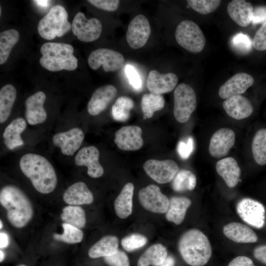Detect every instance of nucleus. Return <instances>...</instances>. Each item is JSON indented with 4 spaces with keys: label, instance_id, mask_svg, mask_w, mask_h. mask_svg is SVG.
Here are the masks:
<instances>
[{
    "label": "nucleus",
    "instance_id": "f257e3e1",
    "mask_svg": "<svg viewBox=\"0 0 266 266\" xmlns=\"http://www.w3.org/2000/svg\"><path fill=\"white\" fill-rule=\"evenodd\" d=\"M19 165L23 174L38 192L47 194L56 188V171L52 164L43 156L34 153L26 154L21 158Z\"/></svg>",
    "mask_w": 266,
    "mask_h": 266
},
{
    "label": "nucleus",
    "instance_id": "f03ea898",
    "mask_svg": "<svg viewBox=\"0 0 266 266\" xmlns=\"http://www.w3.org/2000/svg\"><path fill=\"white\" fill-rule=\"evenodd\" d=\"M0 203L6 210L8 222L16 228L24 227L33 217V209L30 199L16 186L7 185L1 189Z\"/></svg>",
    "mask_w": 266,
    "mask_h": 266
},
{
    "label": "nucleus",
    "instance_id": "7ed1b4c3",
    "mask_svg": "<svg viewBox=\"0 0 266 266\" xmlns=\"http://www.w3.org/2000/svg\"><path fill=\"white\" fill-rule=\"evenodd\" d=\"M178 250L184 261L191 266H203L210 260L212 248L207 236L198 229L184 233L179 239Z\"/></svg>",
    "mask_w": 266,
    "mask_h": 266
},
{
    "label": "nucleus",
    "instance_id": "20e7f679",
    "mask_svg": "<svg viewBox=\"0 0 266 266\" xmlns=\"http://www.w3.org/2000/svg\"><path fill=\"white\" fill-rule=\"evenodd\" d=\"M73 48L68 44L46 42L40 48L41 66L51 71L65 69L72 71L77 67L78 61L73 55Z\"/></svg>",
    "mask_w": 266,
    "mask_h": 266
},
{
    "label": "nucleus",
    "instance_id": "39448f33",
    "mask_svg": "<svg viewBox=\"0 0 266 266\" xmlns=\"http://www.w3.org/2000/svg\"><path fill=\"white\" fill-rule=\"evenodd\" d=\"M67 19L68 14L64 6H54L38 23L37 30L39 35L47 40L62 36L72 27Z\"/></svg>",
    "mask_w": 266,
    "mask_h": 266
},
{
    "label": "nucleus",
    "instance_id": "423d86ee",
    "mask_svg": "<svg viewBox=\"0 0 266 266\" xmlns=\"http://www.w3.org/2000/svg\"><path fill=\"white\" fill-rule=\"evenodd\" d=\"M175 37L180 46L194 53L201 52L206 43L205 36L200 27L190 20L182 21L178 25Z\"/></svg>",
    "mask_w": 266,
    "mask_h": 266
},
{
    "label": "nucleus",
    "instance_id": "0eeeda50",
    "mask_svg": "<svg viewBox=\"0 0 266 266\" xmlns=\"http://www.w3.org/2000/svg\"><path fill=\"white\" fill-rule=\"evenodd\" d=\"M173 114L180 123L189 120L197 107V98L194 89L188 84L181 83L174 90Z\"/></svg>",
    "mask_w": 266,
    "mask_h": 266
},
{
    "label": "nucleus",
    "instance_id": "6e6552de",
    "mask_svg": "<svg viewBox=\"0 0 266 266\" xmlns=\"http://www.w3.org/2000/svg\"><path fill=\"white\" fill-rule=\"evenodd\" d=\"M125 58L119 52L107 48H99L93 51L89 56L88 63L94 70L102 66L106 72L115 71L124 65Z\"/></svg>",
    "mask_w": 266,
    "mask_h": 266
},
{
    "label": "nucleus",
    "instance_id": "1a4fd4ad",
    "mask_svg": "<svg viewBox=\"0 0 266 266\" xmlns=\"http://www.w3.org/2000/svg\"><path fill=\"white\" fill-rule=\"evenodd\" d=\"M71 28L73 34L79 40L86 42L97 40L102 32V25L98 19H88L81 12L75 15Z\"/></svg>",
    "mask_w": 266,
    "mask_h": 266
},
{
    "label": "nucleus",
    "instance_id": "9d476101",
    "mask_svg": "<svg viewBox=\"0 0 266 266\" xmlns=\"http://www.w3.org/2000/svg\"><path fill=\"white\" fill-rule=\"evenodd\" d=\"M236 210L239 216L247 224L257 229L264 227L265 209L261 202L250 198H244L238 202Z\"/></svg>",
    "mask_w": 266,
    "mask_h": 266
},
{
    "label": "nucleus",
    "instance_id": "9b49d317",
    "mask_svg": "<svg viewBox=\"0 0 266 266\" xmlns=\"http://www.w3.org/2000/svg\"><path fill=\"white\" fill-rule=\"evenodd\" d=\"M143 169L150 177L160 184L170 182L179 171L177 163L170 159L148 160L144 163Z\"/></svg>",
    "mask_w": 266,
    "mask_h": 266
},
{
    "label": "nucleus",
    "instance_id": "f8f14e48",
    "mask_svg": "<svg viewBox=\"0 0 266 266\" xmlns=\"http://www.w3.org/2000/svg\"><path fill=\"white\" fill-rule=\"evenodd\" d=\"M138 199L141 205L152 212L165 213L168 207L169 200L155 185L150 184L142 188L139 191Z\"/></svg>",
    "mask_w": 266,
    "mask_h": 266
},
{
    "label": "nucleus",
    "instance_id": "ddd939ff",
    "mask_svg": "<svg viewBox=\"0 0 266 266\" xmlns=\"http://www.w3.org/2000/svg\"><path fill=\"white\" fill-rule=\"evenodd\" d=\"M151 33V27L147 18L142 14L135 16L131 21L126 34V40L130 47L137 49L147 43Z\"/></svg>",
    "mask_w": 266,
    "mask_h": 266
},
{
    "label": "nucleus",
    "instance_id": "4468645a",
    "mask_svg": "<svg viewBox=\"0 0 266 266\" xmlns=\"http://www.w3.org/2000/svg\"><path fill=\"white\" fill-rule=\"evenodd\" d=\"M142 133V129L139 126H124L115 133L114 142L121 150H137L143 145Z\"/></svg>",
    "mask_w": 266,
    "mask_h": 266
},
{
    "label": "nucleus",
    "instance_id": "2eb2a0df",
    "mask_svg": "<svg viewBox=\"0 0 266 266\" xmlns=\"http://www.w3.org/2000/svg\"><path fill=\"white\" fill-rule=\"evenodd\" d=\"M235 140L234 132L229 128H221L212 135L209 144L210 155L220 158L226 156L233 146Z\"/></svg>",
    "mask_w": 266,
    "mask_h": 266
},
{
    "label": "nucleus",
    "instance_id": "dca6fc26",
    "mask_svg": "<svg viewBox=\"0 0 266 266\" xmlns=\"http://www.w3.org/2000/svg\"><path fill=\"white\" fill-rule=\"evenodd\" d=\"M84 138L82 130L78 128H74L55 134L52 141L54 145L60 148L64 155L72 156L81 146Z\"/></svg>",
    "mask_w": 266,
    "mask_h": 266
},
{
    "label": "nucleus",
    "instance_id": "f3484780",
    "mask_svg": "<svg viewBox=\"0 0 266 266\" xmlns=\"http://www.w3.org/2000/svg\"><path fill=\"white\" fill-rule=\"evenodd\" d=\"M100 152L94 146L81 148L76 154L74 161L78 166H86L87 174L92 178H98L104 173V169L99 163Z\"/></svg>",
    "mask_w": 266,
    "mask_h": 266
},
{
    "label": "nucleus",
    "instance_id": "a211bd4d",
    "mask_svg": "<svg viewBox=\"0 0 266 266\" xmlns=\"http://www.w3.org/2000/svg\"><path fill=\"white\" fill-rule=\"evenodd\" d=\"M117 94L116 88L112 85H106L98 88L93 92L87 105V111L96 116L104 110Z\"/></svg>",
    "mask_w": 266,
    "mask_h": 266
},
{
    "label": "nucleus",
    "instance_id": "6ab92c4d",
    "mask_svg": "<svg viewBox=\"0 0 266 266\" xmlns=\"http://www.w3.org/2000/svg\"><path fill=\"white\" fill-rule=\"evenodd\" d=\"M254 82L253 77L245 72L237 73L224 83L218 92L220 97L227 99L244 93Z\"/></svg>",
    "mask_w": 266,
    "mask_h": 266
},
{
    "label": "nucleus",
    "instance_id": "aec40b11",
    "mask_svg": "<svg viewBox=\"0 0 266 266\" xmlns=\"http://www.w3.org/2000/svg\"><path fill=\"white\" fill-rule=\"evenodd\" d=\"M45 100V94L42 91L36 92L26 100L25 116L30 125L41 124L46 120L47 114L43 107Z\"/></svg>",
    "mask_w": 266,
    "mask_h": 266
},
{
    "label": "nucleus",
    "instance_id": "412c9836",
    "mask_svg": "<svg viewBox=\"0 0 266 266\" xmlns=\"http://www.w3.org/2000/svg\"><path fill=\"white\" fill-rule=\"evenodd\" d=\"M178 80L177 76L173 73L161 74L156 70H152L147 77V87L151 93L162 95L172 91Z\"/></svg>",
    "mask_w": 266,
    "mask_h": 266
},
{
    "label": "nucleus",
    "instance_id": "4be33fe9",
    "mask_svg": "<svg viewBox=\"0 0 266 266\" xmlns=\"http://www.w3.org/2000/svg\"><path fill=\"white\" fill-rule=\"evenodd\" d=\"M223 107L229 116L236 120L245 119L253 112V107L250 101L240 95L226 99L223 103Z\"/></svg>",
    "mask_w": 266,
    "mask_h": 266
},
{
    "label": "nucleus",
    "instance_id": "5701e85b",
    "mask_svg": "<svg viewBox=\"0 0 266 266\" xmlns=\"http://www.w3.org/2000/svg\"><path fill=\"white\" fill-rule=\"evenodd\" d=\"M63 200L69 205L79 206L92 203L94 197L87 185L80 181L72 184L65 191Z\"/></svg>",
    "mask_w": 266,
    "mask_h": 266
},
{
    "label": "nucleus",
    "instance_id": "b1692460",
    "mask_svg": "<svg viewBox=\"0 0 266 266\" xmlns=\"http://www.w3.org/2000/svg\"><path fill=\"white\" fill-rule=\"evenodd\" d=\"M253 11L251 3L243 0H232L227 6V12L230 17L242 27L248 26L252 22Z\"/></svg>",
    "mask_w": 266,
    "mask_h": 266
},
{
    "label": "nucleus",
    "instance_id": "393cba45",
    "mask_svg": "<svg viewBox=\"0 0 266 266\" xmlns=\"http://www.w3.org/2000/svg\"><path fill=\"white\" fill-rule=\"evenodd\" d=\"M223 233L229 239L236 243H254L258 240L255 232L240 223L232 222L227 224L223 228Z\"/></svg>",
    "mask_w": 266,
    "mask_h": 266
},
{
    "label": "nucleus",
    "instance_id": "a878e982",
    "mask_svg": "<svg viewBox=\"0 0 266 266\" xmlns=\"http://www.w3.org/2000/svg\"><path fill=\"white\" fill-rule=\"evenodd\" d=\"M216 169L230 188L236 186L240 180V168L236 160L232 157H227L218 161L216 165Z\"/></svg>",
    "mask_w": 266,
    "mask_h": 266
},
{
    "label": "nucleus",
    "instance_id": "bb28decb",
    "mask_svg": "<svg viewBox=\"0 0 266 266\" xmlns=\"http://www.w3.org/2000/svg\"><path fill=\"white\" fill-rule=\"evenodd\" d=\"M27 124L25 120L21 117L13 120L5 128L3 133L4 142L6 147L12 150L24 145L21 134L26 129Z\"/></svg>",
    "mask_w": 266,
    "mask_h": 266
},
{
    "label": "nucleus",
    "instance_id": "cd10ccee",
    "mask_svg": "<svg viewBox=\"0 0 266 266\" xmlns=\"http://www.w3.org/2000/svg\"><path fill=\"white\" fill-rule=\"evenodd\" d=\"M133 190V184L127 183L115 200V211L120 218L125 219L132 213Z\"/></svg>",
    "mask_w": 266,
    "mask_h": 266
},
{
    "label": "nucleus",
    "instance_id": "c85d7f7f",
    "mask_svg": "<svg viewBox=\"0 0 266 266\" xmlns=\"http://www.w3.org/2000/svg\"><path fill=\"white\" fill-rule=\"evenodd\" d=\"M191 201L183 197H173L170 199L166 217L167 220L179 225L183 221L186 211L191 205Z\"/></svg>",
    "mask_w": 266,
    "mask_h": 266
},
{
    "label": "nucleus",
    "instance_id": "c756f323",
    "mask_svg": "<svg viewBox=\"0 0 266 266\" xmlns=\"http://www.w3.org/2000/svg\"><path fill=\"white\" fill-rule=\"evenodd\" d=\"M118 245L119 240L116 236H104L90 248L88 255L93 259L110 256L118 250Z\"/></svg>",
    "mask_w": 266,
    "mask_h": 266
},
{
    "label": "nucleus",
    "instance_id": "7c9ffc66",
    "mask_svg": "<svg viewBox=\"0 0 266 266\" xmlns=\"http://www.w3.org/2000/svg\"><path fill=\"white\" fill-rule=\"evenodd\" d=\"M167 257L166 248L161 244H155L147 248L140 256L137 266H160Z\"/></svg>",
    "mask_w": 266,
    "mask_h": 266
},
{
    "label": "nucleus",
    "instance_id": "2f4dec72",
    "mask_svg": "<svg viewBox=\"0 0 266 266\" xmlns=\"http://www.w3.org/2000/svg\"><path fill=\"white\" fill-rule=\"evenodd\" d=\"M17 91L11 84L3 86L0 90V122H5L8 118L16 100Z\"/></svg>",
    "mask_w": 266,
    "mask_h": 266
},
{
    "label": "nucleus",
    "instance_id": "473e14b6",
    "mask_svg": "<svg viewBox=\"0 0 266 266\" xmlns=\"http://www.w3.org/2000/svg\"><path fill=\"white\" fill-rule=\"evenodd\" d=\"M61 219L65 223L80 229L83 228L86 225L85 212L79 206L69 205L65 207L61 215Z\"/></svg>",
    "mask_w": 266,
    "mask_h": 266
},
{
    "label": "nucleus",
    "instance_id": "72a5a7b5",
    "mask_svg": "<svg viewBox=\"0 0 266 266\" xmlns=\"http://www.w3.org/2000/svg\"><path fill=\"white\" fill-rule=\"evenodd\" d=\"M165 103V99L162 95L151 93L144 94L141 100L143 118L146 119L151 118L155 112L163 108Z\"/></svg>",
    "mask_w": 266,
    "mask_h": 266
},
{
    "label": "nucleus",
    "instance_id": "f704fd0d",
    "mask_svg": "<svg viewBox=\"0 0 266 266\" xmlns=\"http://www.w3.org/2000/svg\"><path fill=\"white\" fill-rule=\"evenodd\" d=\"M19 33L15 29L5 30L0 33V64L7 60L12 47L19 39Z\"/></svg>",
    "mask_w": 266,
    "mask_h": 266
},
{
    "label": "nucleus",
    "instance_id": "c9c22d12",
    "mask_svg": "<svg viewBox=\"0 0 266 266\" xmlns=\"http://www.w3.org/2000/svg\"><path fill=\"white\" fill-rule=\"evenodd\" d=\"M197 178L191 171L181 169L176 173L172 180V188L177 192L194 190L196 186Z\"/></svg>",
    "mask_w": 266,
    "mask_h": 266
},
{
    "label": "nucleus",
    "instance_id": "e433bc0d",
    "mask_svg": "<svg viewBox=\"0 0 266 266\" xmlns=\"http://www.w3.org/2000/svg\"><path fill=\"white\" fill-rule=\"evenodd\" d=\"M252 151L259 165L266 164V129H259L255 133L252 143Z\"/></svg>",
    "mask_w": 266,
    "mask_h": 266
},
{
    "label": "nucleus",
    "instance_id": "4c0bfd02",
    "mask_svg": "<svg viewBox=\"0 0 266 266\" xmlns=\"http://www.w3.org/2000/svg\"><path fill=\"white\" fill-rule=\"evenodd\" d=\"M134 106L133 100L130 97H119L112 106V115L117 121H127L130 116V110Z\"/></svg>",
    "mask_w": 266,
    "mask_h": 266
},
{
    "label": "nucleus",
    "instance_id": "58836bf2",
    "mask_svg": "<svg viewBox=\"0 0 266 266\" xmlns=\"http://www.w3.org/2000/svg\"><path fill=\"white\" fill-rule=\"evenodd\" d=\"M62 227L64 230L62 234H53V237L55 240L69 244L81 242L83 237V233L81 229L65 223L62 224Z\"/></svg>",
    "mask_w": 266,
    "mask_h": 266
},
{
    "label": "nucleus",
    "instance_id": "ea45409f",
    "mask_svg": "<svg viewBox=\"0 0 266 266\" xmlns=\"http://www.w3.org/2000/svg\"><path fill=\"white\" fill-rule=\"evenodd\" d=\"M189 6L201 14H208L215 11L220 5V0H188Z\"/></svg>",
    "mask_w": 266,
    "mask_h": 266
},
{
    "label": "nucleus",
    "instance_id": "a19ab883",
    "mask_svg": "<svg viewBox=\"0 0 266 266\" xmlns=\"http://www.w3.org/2000/svg\"><path fill=\"white\" fill-rule=\"evenodd\" d=\"M231 43L233 48L240 53H248L251 50L253 46L250 37L242 33L235 34L232 38Z\"/></svg>",
    "mask_w": 266,
    "mask_h": 266
},
{
    "label": "nucleus",
    "instance_id": "79ce46f5",
    "mask_svg": "<svg viewBox=\"0 0 266 266\" xmlns=\"http://www.w3.org/2000/svg\"><path fill=\"white\" fill-rule=\"evenodd\" d=\"M147 242V239L145 236L134 233L123 238L121 245L125 250L131 252L142 247Z\"/></svg>",
    "mask_w": 266,
    "mask_h": 266
},
{
    "label": "nucleus",
    "instance_id": "37998d69",
    "mask_svg": "<svg viewBox=\"0 0 266 266\" xmlns=\"http://www.w3.org/2000/svg\"><path fill=\"white\" fill-rule=\"evenodd\" d=\"M104 261L109 266H130L128 256L119 250L114 254L104 257Z\"/></svg>",
    "mask_w": 266,
    "mask_h": 266
},
{
    "label": "nucleus",
    "instance_id": "c03bdc74",
    "mask_svg": "<svg viewBox=\"0 0 266 266\" xmlns=\"http://www.w3.org/2000/svg\"><path fill=\"white\" fill-rule=\"evenodd\" d=\"M252 42L253 46L257 50H266V22L257 31Z\"/></svg>",
    "mask_w": 266,
    "mask_h": 266
},
{
    "label": "nucleus",
    "instance_id": "a18cd8bd",
    "mask_svg": "<svg viewBox=\"0 0 266 266\" xmlns=\"http://www.w3.org/2000/svg\"><path fill=\"white\" fill-rule=\"evenodd\" d=\"M194 148V139L192 137H189L186 141L181 140L178 142L177 151L181 159L186 160L193 152Z\"/></svg>",
    "mask_w": 266,
    "mask_h": 266
},
{
    "label": "nucleus",
    "instance_id": "49530a36",
    "mask_svg": "<svg viewBox=\"0 0 266 266\" xmlns=\"http://www.w3.org/2000/svg\"><path fill=\"white\" fill-rule=\"evenodd\" d=\"M125 71L132 87L135 90H139L142 86L141 80L135 68L130 65H127Z\"/></svg>",
    "mask_w": 266,
    "mask_h": 266
},
{
    "label": "nucleus",
    "instance_id": "de8ad7c7",
    "mask_svg": "<svg viewBox=\"0 0 266 266\" xmlns=\"http://www.w3.org/2000/svg\"><path fill=\"white\" fill-rule=\"evenodd\" d=\"M87 1L97 8L108 11H115L120 3L118 0H89Z\"/></svg>",
    "mask_w": 266,
    "mask_h": 266
},
{
    "label": "nucleus",
    "instance_id": "09e8293b",
    "mask_svg": "<svg viewBox=\"0 0 266 266\" xmlns=\"http://www.w3.org/2000/svg\"><path fill=\"white\" fill-rule=\"evenodd\" d=\"M266 22V6H260L253 9L252 23L254 25Z\"/></svg>",
    "mask_w": 266,
    "mask_h": 266
},
{
    "label": "nucleus",
    "instance_id": "8fccbe9b",
    "mask_svg": "<svg viewBox=\"0 0 266 266\" xmlns=\"http://www.w3.org/2000/svg\"><path fill=\"white\" fill-rule=\"evenodd\" d=\"M228 266H255L252 260L248 257L237 256L233 259Z\"/></svg>",
    "mask_w": 266,
    "mask_h": 266
},
{
    "label": "nucleus",
    "instance_id": "3c124183",
    "mask_svg": "<svg viewBox=\"0 0 266 266\" xmlns=\"http://www.w3.org/2000/svg\"><path fill=\"white\" fill-rule=\"evenodd\" d=\"M253 255L257 260L266 265V244L256 247L254 250Z\"/></svg>",
    "mask_w": 266,
    "mask_h": 266
},
{
    "label": "nucleus",
    "instance_id": "603ef678",
    "mask_svg": "<svg viewBox=\"0 0 266 266\" xmlns=\"http://www.w3.org/2000/svg\"><path fill=\"white\" fill-rule=\"evenodd\" d=\"M9 243V238L7 234L4 232L0 233V248L6 247Z\"/></svg>",
    "mask_w": 266,
    "mask_h": 266
},
{
    "label": "nucleus",
    "instance_id": "864d4df0",
    "mask_svg": "<svg viewBox=\"0 0 266 266\" xmlns=\"http://www.w3.org/2000/svg\"><path fill=\"white\" fill-rule=\"evenodd\" d=\"M175 259L171 256H167L165 261L160 266H174Z\"/></svg>",
    "mask_w": 266,
    "mask_h": 266
},
{
    "label": "nucleus",
    "instance_id": "5fc2aeb1",
    "mask_svg": "<svg viewBox=\"0 0 266 266\" xmlns=\"http://www.w3.org/2000/svg\"><path fill=\"white\" fill-rule=\"evenodd\" d=\"M33 2L36 3V4L40 7L45 8L48 6L50 1L46 0H33Z\"/></svg>",
    "mask_w": 266,
    "mask_h": 266
},
{
    "label": "nucleus",
    "instance_id": "6e6d98bb",
    "mask_svg": "<svg viewBox=\"0 0 266 266\" xmlns=\"http://www.w3.org/2000/svg\"><path fill=\"white\" fill-rule=\"evenodd\" d=\"M5 258V254L4 253L0 250V262H1L3 261L4 259Z\"/></svg>",
    "mask_w": 266,
    "mask_h": 266
},
{
    "label": "nucleus",
    "instance_id": "4d7b16f0",
    "mask_svg": "<svg viewBox=\"0 0 266 266\" xmlns=\"http://www.w3.org/2000/svg\"><path fill=\"white\" fill-rule=\"evenodd\" d=\"M0 229H1L2 228L3 225H2V223L1 220L0 221Z\"/></svg>",
    "mask_w": 266,
    "mask_h": 266
},
{
    "label": "nucleus",
    "instance_id": "13d9d810",
    "mask_svg": "<svg viewBox=\"0 0 266 266\" xmlns=\"http://www.w3.org/2000/svg\"><path fill=\"white\" fill-rule=\"evenodd\" d=\"M17 266H26L25 265H23V264H21V265H18Z\"/></svg>",
    "mask_w": 266,
    "mask_h": 266
}]
</instances>
